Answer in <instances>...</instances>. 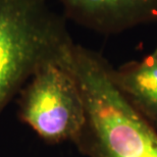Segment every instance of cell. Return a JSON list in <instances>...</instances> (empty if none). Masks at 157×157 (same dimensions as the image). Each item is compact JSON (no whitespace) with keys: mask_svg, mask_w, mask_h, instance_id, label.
I'll use <instances>...</instances> for the list:
<instances>
[{"mask_svg":"<svg viewBox=\"0 0 157 157\" xmlns=\"http://www.w3.org/2000/svg\"><path fill=\"white\" fill-rule=\"evenodd\" d=\"M18 106L21 121L49 144H76L86 124L83 97L63 60L36 71L21 91Z\"/></svg>","mask_w":157,"mask_h":157,"instance_id":"cell-3","label":"cell"},{"mask_svg":"<svg viewBox=\"0 0 157 157\" xmlns=\"http://www.w3.org/2000/svg\"><path fill=\"white\" fill-rule=\"evenodd\" d=\"M115 84L132 105L157 128V58L152 53L112 71Z\"/></svg>","mask_w":157,"mask_h":157,"instance_id":"cell-5","label":"cell"},{"mask_svg":"<svg viewBox=\"0 0 157 157\" xmlns=\"http://www.w3.org/2000/svg\"><path fill=\"white\" fill-rule=\"evenodd\" d=\"M152 55L154 56V57H156V58H157V47H156V48H155V50H154V51L152 52Z\"/></svg>","mask_w":157,"mask_h":157,"instance_id":"cell-6","label":"cell"},{"mask_svg":"<svg viewBox=\"0 0 157 157\" xmlns=\"http://www.w3.org/2000/svg\"><path fill=\"white\" fill-rule=\"evenodd\" d=\"M46 0H0V112L36 71L61 62L74 45Z\"/></svg>","mask_w":157,"mask_h":157,"instance_id":"cell-2","label":"cell"},{"mask_svg":"<svg viewBox=\"0 0 157 157\" xmlns=\"http://www.w3.org/2000/svg\"><path fill=\"white\" fill-rule=\"evenodd\" d=\"M67 17L104 35L157 21V0H58Z\"/></svg>","mask_w":157,"mask_h":157,"instance_id":"cell-4","label":"cell"},{"mask_svg":"<svg viewBox=\"0 0 157 157\" xmlns=\"http://www.w3.org/2000/svg\"><path fill=\"white\" fill-rule=\"evenodd\" d=\"M64 64L76 78L86 109L78 150L88 157H157V128L119 90L108 61L74 44Z\"/></svg>","mask_w":157,"mask_h":157,"instance_id":"cell-1","label":"cell"}]
</instances>
